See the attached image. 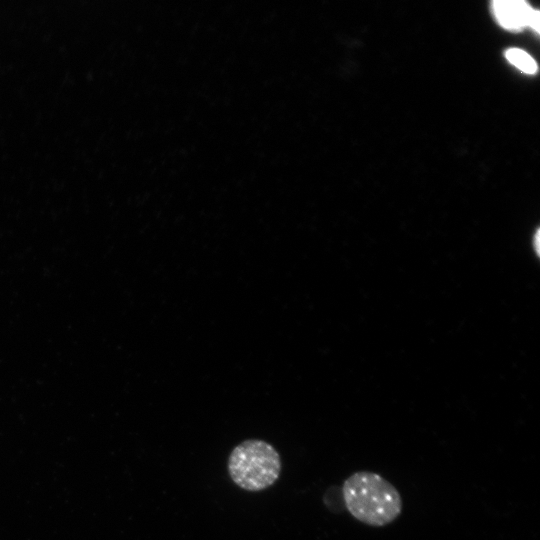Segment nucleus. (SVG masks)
<instances>
[{
  "label": "nucleus",
  "mask_w": 540,
  "mask_h": 540,
  "mask_svg": "<svg viewBox=\"0 0 540 540\" xmlns=\"http://www.w3.org/2000/svg\"><path fill=\"white\" fill-rule=\"evenodd\" d=\"M342 497L348 512L357 521L372 527L394 522L403 508L397 488L371 471L351 474L342 485Z\"/></svg>",
  "instance_id": "obj_1"
},
{
  "label": "nucleus",
  "mask_w": 540,
  "mask_h": 540,
  "mask_svg": "<svg viewBox=\"0 0 540 540\" xmlns=\"http://www.w3.org/2000/svg\"><path fill=\"white\" fill-rule=\"evenodd\" d=\"M228 473L241 489L258 492L272 486L281 473V458L268 442L249 439L238 444L228 458Z\"/></svg>",
  "instance_id": "obj_2"
},
{
  "label": "nucleus",
  "mask_w": 540,
  "mask_h": 540,
  "mask_svg": "<svg viewBox=\"0 0 540 540\" xmlns=\"http://www.w3.org/2000/svg\"><path fill=\"white\" fill-rule=\"evenodd\" d=\"M498 23L509 30L528 26L533 9L522 0H496L492 4Z\"/></svg>",
  "instance_id": "obj_3"
},
{
  "label": "nucleus",
  "mask_w": 540,
  "mask_h": 540,
  "mask_svg": "<svg viewBox=\"0 0 540 540\" xmlns=\"http://www.w3.org/2000/svg\"><path fill=\"white\" fill-rule=\"evenodd\" d=\"M506 59L521 71L534 74L537 71L535 60L525 51L518 48H511L505 52Z\"/></svg>",
  "instance_id": "obj_4"
},
{
  "label": "nucleus",
  "mask_w": 540,
  "mask_h": 540,
  "mask_svg": "<svg viewBox=\"0 0 540 540\" xmlns=\"http://www.w3.org/2000/svg\"><path fill=\"white\" fill-rule=\"evenodd\" d=\"M528 26H530L536 32H539V12L537 10H533L529 19Z\"/></svg>",
  "instance_id": "obj_5"
}]
</instances>
